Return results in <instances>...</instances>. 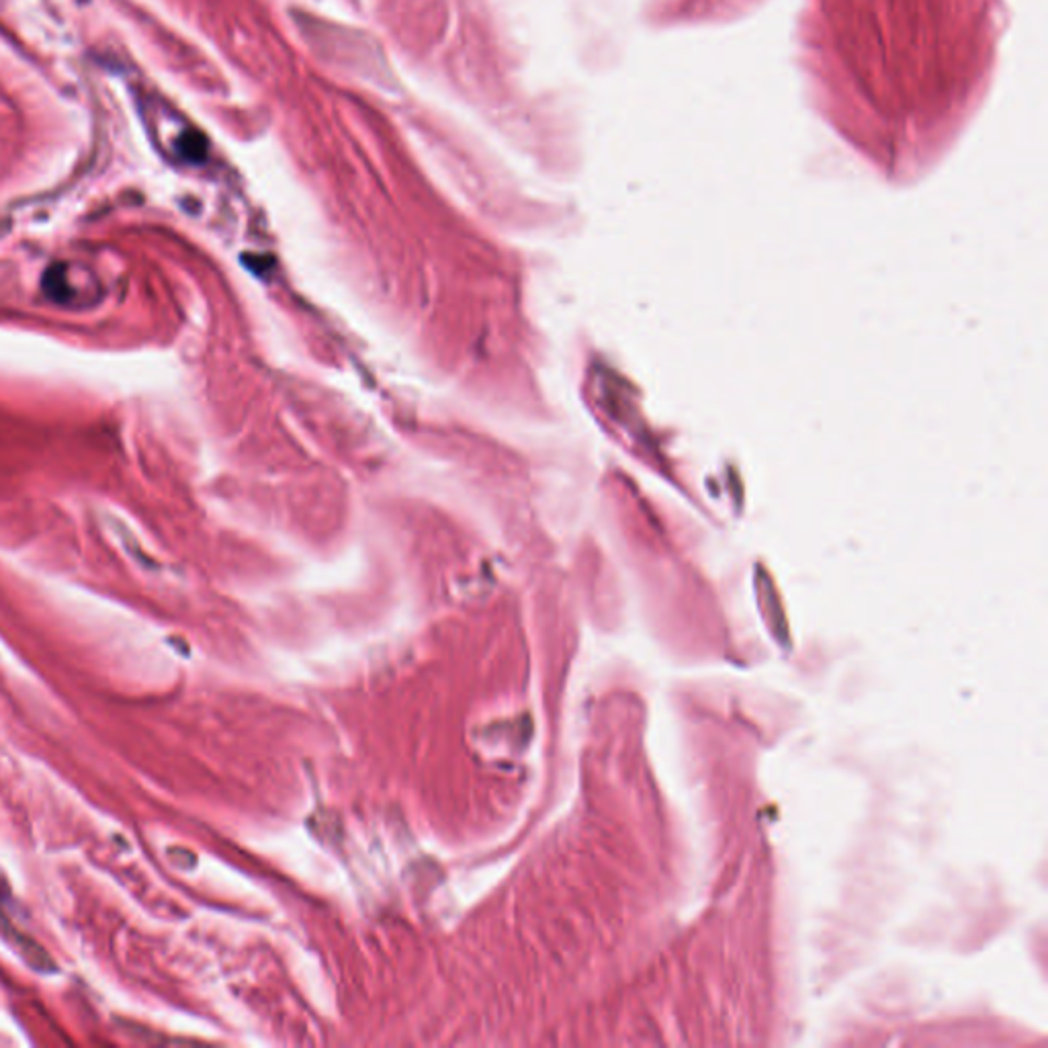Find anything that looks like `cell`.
Wrapping results in <instances>:
<instances>
[{
	"label": "cell",
	"instance_id": "cell-1",
	"mask_svg": "<svg viewBox=\"0 0 1048 1048\" xmlns=\"http://www.w3.org/2000/svg\"><path fill=\"white\" fill-rule=\"evenodd\" d=\"M44 290L48 291L49 297L58 299V302H64L68 297V283H66V274L60 267H54L49 269L46 276H44Z\"/></svg>",
	"mask_w": 1048,
	"mask_h": 1048
}]
</instances>
